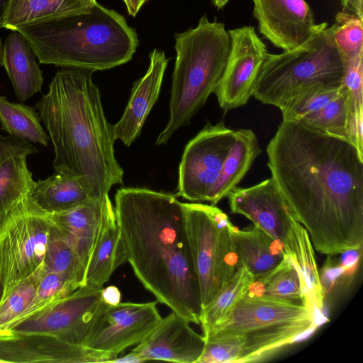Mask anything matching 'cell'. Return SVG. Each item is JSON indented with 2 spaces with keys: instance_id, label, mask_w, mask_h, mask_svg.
<instances>
[{
  "instance_id": "6da1fadb",
  "label": "cell",
  "mask_w": 363,
  "mask_h": 363,
  "mask_svg": "<svg viewBox=\"0 0 363 363\" xmlns=\"http://www.w3.org/2000/svg\"><path fill=\"white\" fill-rule=\"evenodd\" d=\"M267 153L272 178L314 248L326 255L360 250L363 152L347 138L283 120Z\"/></svg>"
},
{
  "instance_id": "7a4b0ae2",
  "label": "cell",
  "mask_w": 363,
  "mask_h": 363,
  "mask_svg": "<svg viewBox=\"0 0 363 363\" xmlns=\"http://www.w3.org/2000/svg\"><path fill=\"white\" fill-rule=\"evenodd\" d=\"M114 210L127 261L138 279L157 302L200 324V291L184 203L169 194L122 188L115 195Z\"/></svg>"
},
{
  "instance_id": "3957f363",
  "label": "cell",
  "mask_w": 363,
  "mask_h": 363,
  "mask_svg": "<svg viewBox=\"0 0 363 363\" xmlns=\"http://www.w3.org/2000/svg\"><path fill=\"white\" fill-rule=\"evenodd\" d=\"M93 72L60 69L35 107L54 147L55 171L79 179L96 199L123 184V170L115 157L113 125L104 115Z\"/></svg>"
},
{
  "instance_id": "277c9868",
  "label": "cell",
  "mask_w": 363,
  "mask_h": 363,
  "mask_svg": "<svg viewBox=\"0 0 363 363\" xmlns=\"http://www.w3.org/2000/svg\"><path fill=\"white\" fill-rule=\"evenodd\" d=\"M14 30L26 39L40 63L94 72L129 62L139 43L122 15L97 2L83 12Z\"/></svg>"
},
{
  "instance_id": "5b68a950",
  "label": "cell",
  "mask_w": 363,
  "mask_h": 363,
  "mask_svg": "<svg viewBox=\"0 0 363 363\" xmlns=\"http://www.w3.org/2000/svg\"><path fill=\"white\" fill-rule=\"evenodd\" d=\"M230 36L223 23L202 16L195 28L175 35L177 52L172 74L169 119L156 145H162L191 118L214 93L230 50Z\"/></svg>"
},
{
  "instance_id": "8992f818",
  "label": "cell",
  "mask_w": 363,
  "mask_h": 363,
  "mask_svg": "<svg viewBox=\"0 0 363 363\" xmlns=\"http://www.w3.org/2000/svg\"><path fill=\"white\" fill-rule=\"evenodd\" d=\"M342 79L343 65L334 43L333 26L321 23L301 45L280 54H267L252 96L281 109L305 92L340 86Z\"/></svg>"
},
{
  "instance_id": "52a82bcc",
  "label": "cell",
  "mask_w": 363,
  "mask_h": 363,
  "mask_svg": "<svg viewBox=\"0 0 363 363\" xmlns=\"http://www.w3.org/2000/svg\"><path fill=\"white\" fill-rule=\"evenodd\" d=\"M184 208L186 233L203 309L242 264L232 238L234 225L223 211L215 205L199 203H184Z\"/></svg>"
},
{
  "instance_id": "ba28073f",
  "label": "cell",
  "mask_w": 363,
  "mask_h": 363,
  "mask_svg": "<svg viewBox=\"0 0 363 363\" xmlns=\"http://www.w3.org/2000/svg\"><path fill=\"white\" fill-rule=\"evenodd\" d=\"M29 194L0 223L3 297L42 265L47 251L50 215L30 199Z\"/></svg>"
},
{
  "instance_id": "9c48e42d",
  "label": "cell",
  "mask_w": 363,
  "mask_h": 363,
  "mask_svg": "<svg viewBox=\"0 0 363 363\" xmlns=\"http://www.w3.org/2000/svg\"><path fill=\"white\" fill-rule=\"evenodd\" d=\"M315 311L303 303L243 295L204 336H281L295 341L315 325Z\"/></svg>"
},
{
  "instance_id": "30bf717a",
  "label": "cell",
  "mask_w": 363,
  "mask_h": 363,
  "mask_svg": "<svg viewBox=\"0 0 363 363\" xmlns=\"http://www.w3.org/2000/svg\"><path fill=\"white\" fill-rule=\"evenodd\" d=\"M102 289L80 287L5 333L52 334L85 346L99 318L109 306L102 298Z\"/></svg>"
},
{
  "instance_id": "8fae6325",
  "label": "cell",
  "mask_w": 363,
  "mask_h": 363,
  "mask_svg": "<svg viewBox=\"0 0 363 363\" xmlns=\"http://www.w3.org/2000/svg\"><path fill=\"white\" fill-rule=\"evenodd\" d=\"M235 135L223 122L208 123L187 143L179 167L177 196L206 201Z\"/></svg>"
},
{
  "instance_id": "7c38bea8",
  "label": "cell",
  "mask_w": 363,
  "mask_h": 363,
  "mask_svg": "<svg viewBox=\"0 0 363 363\" xmlns=\"http://www.w3.org/2000/svg\"><path fill=\"white\" fill-rule=\"evenodd\" d=\"M230 45L227 62L214 93L219 106L227 111L247 102L268 53L253 26L228 30Z\"/></svg>"
},
{
  "instance_id": "4fadbf2b",
  "label": "cell",
  "mask_w": 363,
  "mask_h": 363,
  "mask_svg": "<svg viewBox=\"0 0 363 363\" xmlns=\"http://www.w3.org/2000/svg\"><path fill=\"white\" fill-rule=\"evenodd\" d=\"M157 301L109 305L99 318L85 346L118 355L139 344L162 319Z\"/></svg>"
},
{
  "instance_id": "5bb4252c",
  "label": "cell",
  "mask_w": 363,
  "mask_h": 363,
  "mask_svg": "<svg viewBox=\"0 0 363 363\" xmlns=\"http://www.w3.org/2000/svg\"><path fill=\"white\" fill-rule=\"evenodd\" d=\"M118 355L67 342L48 333L0 334V360L6 362H111Z\"/></svg>"
},
{
  "instance_id": "9a60e30c",
  "label": "cell",
  "mask_w": 363,
  "mask_h": 363,
  "mask_svg": "<svg viewBox=\"0 0 363 363\" xmlns=\"http://www.w3.org/2000/svg\"><path fill=\"white\" fill-rule=\"evenodd\" d=\"M228 198L231 213L245 216L284 245L296 219L272 177L250 187L236 186Z\"/></svg>"
},
{
  "instance_id": "2e32d148",
  "label": "cell",
  "mask_w": 363,
  "mask_h": 363,
  "mask_svg": "<svg viewBox=\"0 0 363 363\" xmlns=\"http://www.w3.org/2000/svg\"><path fill=\"white\" fill-rule=\"evenodd\" d=\"M260 33L275 47L289 51L304 43L316 24L305 0H252Z\"/></svg>"
},
{
  "instance_id": "e0dca14e",
  "label": "cell",
  "mask_w": 363,
  "mask_h": 363,
  "mask_svg": "<svg viewBox=\"0 0 363 363\" xmlns=\"http://www.w3.org/2000/svg\"><path fill=\"white\" fill-rule=\"evenodd\" d=\"M189 322L172 311L131 351L144 362L164 360L198 363L205 347L204 336L194 331Z\"/></svg>"
},
{
  "instance_id": "ac0fdd59",
  "label": "cell",
  "mask_w": 363,
  "mask_h": 363,
  "mask_svg": "<svg viewBox=\"0 0 363 363\" xmlns=\"http://www.w3.org/2000/svg\"><path fill=\"white\" fill-rule=\"evenodd\" d=\"M49 215L53 225L75 248L86 269L101 236L116 220L108 195Z\"/></svg>"
},
{
  "instance_id": "d6986e66",
  "label": "cell",
  "mask_w": 363,
  "mask_h": 363,
  "mask_svg": "<svg viewBox=\"0 0 363 363\" xmlns=\"http://www.w3.org/2000/svg\"><path fill=\"white\" fill-rule=\"evenodd\" d=\"M168 60L164 52L155 49L150 54V65L145 74L135 82L125 111L113 125L115 140L130 146L140 135L143 125L157 101Z\"/></svg>"
},
{
  "instance_id": "ffe728a7",
  "label": "cell",
  "mask_w": 363,
  "mask_h": 363,
  "mask_svg": "<svg viewBox=\"0 0 363 363\" xmlns=\"http://www.w3.org/2000/svg\"><path fill=\"white\" fill-rule=\"evenodd\" d=\"M3 66L18 100L23 103L41 91L43 72L21 33L13 30L4 43Z\"/></svg>"
},
{
  "instance_id": "44dd1931",
  "label": "cell",
  "mask_w": 363,
  "mask_h": 363,
  "mask_svg": "<svg viewBox=\"0 0 363 363\" xmlns=\"http://www.w3.org/2000/svg\"><path fill=\"white\" fill-rule=\"evenodd\" d=\"M260 152L258 140L252 130L240 129L235 131L234 142L206 201L216 206L221 199L227 197L246 174Z\"/></svg>"
},
{
  "instance_id": "7402d4cb",
  "label": "cell",
  "mask_w": 363,
  "mask_h": 363,
  "mask_svg": "<svg viewBox=\"0 0 363 363\" xmlns=\"http://www.w3.org/2000/svg\"><path fill=\"white\" fill-rule=\"evenodd\" d=\"M232 238L242 266L259 277L275 267L284 257V245L257 225L240 230L233 226Z\"/></svg>"
},
{
  "instance_id": "603a6c76",
  "label": "cell",
  "mask_w": 363,
  "mask_h": 363,
  "mask_svg": "<svg viewBox=\"0 0 363 363\" xmlns=\"http://www.w3.org/2000/svg\"><path fill=\"white\" fill-rule=\"evenodd\" d=\"M96 0H10L3 28L14 30L28 26L83 12Z\"/></svg>"
},
{
  "instance_id": "cb8c5ba5",
  "label": "cell",
  "mask_w": 363,
  "mask_h": 363,
  "mask_svg": "<svg viewBox=\"0 0 363 363\" xmlns=\"http://www.w3.org/2000/svg\"><path fill=\"white\" fill-rule=\"evenodd\" d=\"M29 196L48 213L69 211L94 199L79 179L56 171L35 182Z\"/></svg>"
},
{
  "instance_id": "d4e9b609",
  "label": "cell",
  "mask_w": 363,
  "mask_h": 363,
  "mask_svg": "<svg viewBox=\"0 0 363 363\" xmlns=\"http://www.w3.org/2000/svg\"><path fill=\"white\" fill-rule=\"evenodd\" d=\"M284 252L299 270L308 304L315 311L323 306L324 289L318 270L313 246L304 227L294 220L284 242Z\"/></svg>"
},
{
  "instance_id": "484cf974",
  "label": "cell",
  "mask_w": 363,
  "mask_h": 363,
  "mask_svg": "<svg viewBox=\"0 0 363 363\" xmlns=\"http://www.w3.org/2000/svg\"><path fill=\"white\" fill-rule=\"evenodd\" d=\"M245 294L303 303L310 306L307 302L302 276L294 262L286 254L272 269L255 277Z\"/></svg>"
},
{
  "instance_id": "4316f807",
  "label": "cell",
  "mask_w": 363,
  "mask_h": 363,
  "mask_svg": "<svg viewBox=\"0 0 363 363\" xmlns=\"http://www.w3.org/2000/svg\"><path fill=\"white\" fill-rule=\"evenodd\" d=\"M127 261V256L116 220L104 230L89 262L85 286L102 289L114 271Z\"/></svg>"
},
{
  "instance_id": "83f0119b",
  "label": "cell",
  "mask_w": 363,
  "mask_h": 363,
  "mask_svg": "<svg viewBox=\"0 0 363 363\" xmlns=\"http://www.w3.org/2000/svg\"><path fill=\"white\" fill-rule=\"evenodd\" d=\"M28 155L16 154L0 163V223L30 192L34 184L27 164Z\"/></svg>"
},
{
  "instance_id": "f1b7e54d",
  "label": "cell",
  "mask_w": 363,
  "mask_h": 363,
  "mask_svg": "<svg viewBox=\"0 0 363 363\" xmlns=\"http://www.w3.org/2000/svg\"><path fill=\"white\" fill-rule=\"evenodd\" d=\"M1 129L11 135L33 144L47 146L50 137L41 125L35 109L28 105L9 101L0 95Z\"/></svg>"
},
{
  "instance_id": "f546056e",
  "label": "cell",
  "mask_w": 363,
  "mask_h": 363,
  "mask_svg": "<svg viewBox=\"0 0 363 363\" xmlns=\"http://www.w3.org/2000/svg\"><path fill=\"white\" fill-rule=\"evenodd\" d=\"M43 263L45 267L60 274L77 289L85 286L86 269L84 264L75 248L56 228L52 220Z\"/></svg>"
},
{
  "instance_id": "4dcf8cb0",
  "label": "cell",
  "mask_w": 363,
  "mask_h": 363,
  "mask_svg": "<svg viewBox=\"0 0 363 363\" xmlns=\"http://www.w3.org/2000/svg\"><path fill=\"white\" fill-rule=\"evenodd\" d=\"M342 65V84L348 94L349 139L363 152V56Z\"/></svg>"
},
{
  "instance_id": "1f68e13d",
  "label": "cell",
  "mask_w": 363,
  "mask_h": 363,
  "mask_svg": "<svg viewBox=\"0 0 363 363\" xmlns=\"http://www.w3.org/2000/svg\"><path fill=\"white\" fill-rule=\"evenodd\" d=\"M253 279L251 272L242 265L216 298L201 310L200 324L203 336L206 335L246 294Z\"/></svg>"
},
{
  "instance_id": "d6a6232c",
  "label": "cell",
  "mask_w": 363,
  "mask_h": 363,
  "mask_svg": "<svg viewBox=\"0 0 363 363\" xmlns=\"http://www.w3.org/2000/svg\"><path fill=\"white\" fill-rule=\"evenodd\" d=\"M298 122V121H297ZM299 123L325 133L348 140V94L342 83L339 93L320 106Z\"/></svg>"
},
{
  "instance_id": "836d02e7",
  "label": "cell",
  "mask_w": 363,
  "mask_h": 363,
  "mask_svg": "<svg viewBox=\"0 0 363 363\" xmlns=\"http://www.w3.org/2000/svg\"><path fill=\"white\" fill-rule=\"evenodd\" d=\"M76 289H77L62 276L48 269L43 263L39 267V277L35 298L30 306L10 328L52 306Z\"/></svg>"
},
{
  "instance_id": "e575fe53",
  "label": "cell",
  "mask_w": 363,
  "mask_h": 363,
  "mask_svg": "<svg viewBox=\"0 0 363 363\" xmlns=\"http://www.w3.org/2000/svg\"><path fill=\"white\" fill-rule=\"evenodd\" d=\"M363 19L347 11L335 15L333 40L342 63L363 56Z\"/></svg>"
},
{
  "instance_id": "d590c367",
  "label": "cell",
  "mask_w": 363,
  "mask_h": 363,
  "mask_svg": "<svg viewBox=\"0 0 363 363\" xmlns=\"http://www.w3.org/2000/svg\"><path fill=\"white\" fill-rule=\"evenodd\" d=\"M39 277V268L14 286L0 301V334L10 326L30 306L35 298Z\"/></svg>"
},
{
  "instance_id": "8d00e7d4",
  "label": "cell",
  "mask_w": 363,
  "mask_h": 363,
  "mask_svg": "<svg viewBox=\"0 0 363 363\" xmlns=\"http://www.w3.org/2000/svg\"><path fill=\"white\" fill-rule=\"evenodd\" d=\"M104 301L108 305H116L121 302V294L115 286H109L101 290Z\"/></svg>"
},
{
  "instance_id": "74e56055",
  "label": "cell",
  "mask_w": 363,
  "mask_h": 363,
  "mask_svg": "<svg viewBox=\"0 0 363 363\" xmlns=\"http://www.w3.org/2000/svg\"><path fill=\"white\" fill-rule=\"evenodd\" d=\"M342 11L353 13L363 19V0H340Z\"/></svg>"
},
{
  "instance_id": "f35d334b",
  "label": "cell",
  "mask_w": 363,
  "mask_h": 363,
  "mask_svg": "<svg viewBox=\"0 0 363 363\" xmlns=\"http://www.w3.org/2000/svg\"><path fill=\"white\" fill-rule=\"evenodd\" d=\"M149 0H123L128 13L130 16L135 17L145 3Z\"/></svg>"
},
{
  "instance_id": "ab89813d",
  "label": "cell",
  "mask_w": 363,
  "mask_h": 363,
  "mask_svg": "<svg viewBox=\"0 0 363 363\" xmlns=\"http://www.w3.org/2000/svg\"><path fill=\"white\" fill-rule=\"evenodd\" d=\"M144 360L135 352L131 351L129 354L121 357H117L114 359L111 362H118V363H135V362H143Z\"/></svg>"
},
{
  "instance_id": "60d3db41",
  "label": "cell",
  "mask_w": 363,
  "mask_h": 363,
  "mask_svg": "<svg viewBox=\"0 0 363 363\" xmlns=\"http://www.w3.org/2000/svg\"><path fill=\"white\" fill-rule=\"evenodd\" d=\"M10 0H0V29L3 28L4 18Z\"/></svg>"
},
{
  "instance_id": "b9f144b4",
  "label": "cell",
  "mask_w": 363,
  "mask_h": 363,
  "mask_svg": "<svg viewBox=\"0 0 363 363\" xmlns=\"http://www.w3.org/2000/svg\"><path fill=\"white\" fill-rule=\"evenodd\" d=\"M214 6H216L218 9H220L223 8L229 0H211Z\"/></svg>"
},
{
  "instance_id": "7bdbcfd3",
  "label": "cell",
  "mask_w": 363,
  "mask_h": 363,
  "mask_svg": "<svg viewBox=\"0 0 363 363\" xmlns=\"http://www.w3.org/2000/svg\"><path fill=\"white\" fill-rule=\"evenodd\" d=\"M4 44L0 38V66H3Z\"/></svg>"
},
{
  "instance_id": "ee69618b",
  "label": "cell",
  "mask_w": 363,
  "mask_h": 363,
  "mask_svg": "<svg viewBox=\"0 0 363 363\" xmlns=\"http://www.w3.org/2000/svg\"><path fill=\"white\" fill-rule=\"evenodd\" d=\"M4 296V285L2 283L1 278L0 277V301H1Z\"/></svg>"
}]
</instances>
